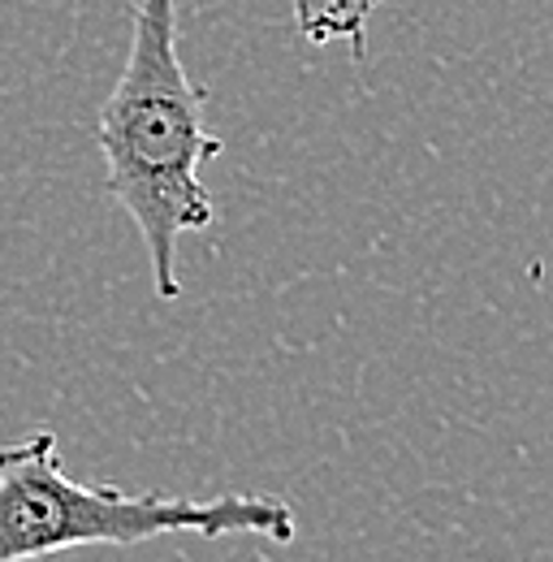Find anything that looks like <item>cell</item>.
Here are the masks:
<instances>
[{
  "label": "cell",
  "instance_id": "cell-2",
  "mask_svg": "<svg viewBox=\"0 0 553 562\" xmlns=\"http://www.w3.org/2000/svg\"><path fill=\"white\" fill-rule=\"evenodd\" d=\"M169 532H256L273 546H290L298 528L290 502L269 493L169 497L82 485L66 472L53 428L0 446V562L48 559L78 546H143Z\"/></svg>",
  "mask_w": 553,
  "mask_h": 562
},
{
  "label": "cell",
  "instance_id": "cell-3",
  "mask_svg": "<svg viewBox=\"0 0 553 562\" xmlns=\"http://www.w3.org/2000/svg\"><path fill=\"white\" fill-rule=\"evenodd\" d=\"M381 0H290L294 9V26L303 40L312 44H334L350 40L354 57H363L368 44V18L376 13Z\"/></svg>",
  "mask_w": 553,
  "mask_h": 562
},
{
  "label": "cell",
  "instance_id": "cell-1",
  "mask_svg": "<svg viewBox=\"0 0 553 562\" xmlns=\"http://www.w3.org/2000/svg\"><path fill=\"white\" fill-rule=\"evenodd\" d=\"M204 104L207 91L191 82L178 53V0H138L126 66L100 109L95 143L104 187L131 212L165 303L182 294V234L207 229L216 216L200 169L225 143L207 131Z\"/></svg>",
  "mask_w": 553,
  "mask_h": 562
}]
</instances>
